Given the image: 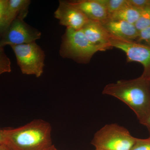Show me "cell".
<instances>
[{
  "label": "cell",
  "instance_id": "obj_21",
  "mask_svg": "<svg viewBox=\"0 0 150 150\" xmlns=\"http://www.w3.org/2000/svg\"><path fill=\"white\" fill-rule=\"evenodd\" d=\"M139 122L141 124L146 127L149 131L150 136V111L148 115Z\"/></svg>",
  "mask_w": 150,
  "mask_h": 150
},
{
  "label": "cell",
  "instance_id": "obj_11",
  "mask_svg": "<svg viewBox=\"0 0 150 150\" xmlns=\"http://www.w3.org/2000/svg\"><path fill=\"white\" fill-rule=\"evenodd\" d=\"M110 35L115 37L129 40L137 41L139 31L135 25L122 21L108 20L102 24Z\"/></svg>",
  "mask_w": 150,
  "mask_h": 150
},
{
  "label": "cell",
  "instance_id": "obj_10",
  "mask_svg": "<svg viewBox=\"0 0 150 150\" xmlns=\"http://www.w3.org/2000/svg\"><path fill=\"white\" fill-rule=\"evenodd\" d=\"M81 29L93 45L102 47L106 50L111 48L110 34L102 23L89 20Z\"/></svg>",
  "mask_w": 150,
  "mask_h": 150
},
{
  "label": "cell",
  "instance_id": "obj_8",
  "mask_svg": "<svg viewBox=\"0 0 150 150\" xmlns=\"http://www.w3.org/2000/svg\"><path fill=\"white\" fill-rule=\"evenodd\" d=\"M54 15L61 25L75 30L81 29L90 20L69 1H59V6Z\"/></svg>",
  "mask_w": 150,
  "mask_h": 150
},
{
  "label": "cell",
  "instance_id": "obj_26",
  "mask_svg": "<svg viewBox=\"0 0 150 150\" xmlns=\"http://www.w3.org/2000/svg\"><path fill=\"white\" fill-rule=\"evenodd\" d=\"M95 150H98L95 149Z\"/></svg>",
  "mask_w": 150,
  "mask_h": 150
},
{
  "label": "cell",
  "instance_id": "obj_14",
  "mask_svg": "<svg viewBox=\"0 0 150 150\" xmlns=\"http://www.w3.org/2000/svg\"><path fill=\"white\" fill-rule=\"evenodd\" d=\"M109 15L128 6L127 0H100Z\"/></svg>",
  "mask_w": 150,
  "mask_h": 150
},
{
  "label": "cell",
  "instance_id": "obj_7",
  "mask_svg": "<svg viewBox=\"0 0 150 150\" xmlns=\"http://www.w3.org/2000/svg\"><path fill=\"white\" fill-rule=\"evenodd\" d=\"M0 47L21 45L35 42L40 39L41 33L28 24L23 19L17 18L2 34Z\"/></svg>",
  "mask_w": 150,
  "mask_h": 150
},
{
  "label": "cell",
  "instance_id": "obj_18",
  "mask_svg": "<svg viewBox=\"0 0 150 150\" xmlns=\"http://www.w3.org/2000/svg\"><path fill=\"white\" fill-rule=\"evenodd\" d=\"M137 42L142 43L150 47V27L139 31Z\"/></svg>",
  "mask_w": 150,
  "mask_h": 150
},
{
  "label": "cell",
  "instance_id": "obj_6",
  "mask_svg": "<svg viewBox=\"0 0 150 150\" xmlns=\"http://www.w3.org/2000/svg\"><path fill=\"white\" fill-rule=\"evenodd\" d=\"M110 35V46L121 50L126 54L128 62L140 63L144 67L141 76L150 79V47L136 41L124 40Z\"/></svg>",
  "mask_w": 150,
  "mask_h": 150
},
{
  "label": "cell",
  "instance_id": "obj_25",
  "mask_svg": "<svg viewBox=\"0 0 150 150\" xmlns=\"http://www.w3.org/2000/svg\"><path fill=\"white\" fill-rule=\"evenodd\" d=\"M148 82H149V89L150 91V79L148 80Z\"/></svg>",
  "mask_w": 150,
  "mask_h": 150
},
{
  "label": "cell",
  "instance_id": "obj_19",
  "mask_svg": "<svg viewBox=\"0 0 150 150\" xmlns=\"http://www.w3.org/2000/svg\"><path fill=\"white\" fill-rule=\"evenodd\" d=\"M8 0H0V34L4 31V14Z\"/></svg>",
  "mask_w": 150,
  "mask_h": 150
},
{
  "label": "cell",
  "instance_id": "obj_22",
  "mask_svg": "<svg viewBox=\"0 0 150 150\" xmlns=\"http://www.w3.org/2000/svg\"><path fill=\"white\" fill-rule=\"evenodd\" d=\"M6 129H0V145L6 143Z\"/></svg>",
  "mask_w": 150,
  "mask_h": 150
},
{
  "label": "cell",
  "instance_id": "obj_17",
  "mask_svg": "<svg viewBox=\"0 0 150 150\" xmlns=\"http://www.w3.org/2000/svg\"><path fill=\"white\" fill-rule=\"evenodd\" d=\"M131 150H150V136L146 139L137 138L136 143Z\"/></svg>",
  "mask_w": 150,
  "mask_h": 150
},
{
  "label": "cell",
  "instance_id": "obj_23",
  "mask_svg": "<svg viewBox=\"0 0 150 150\" xmlns=\"http://www.w3.org/2000/svg\"><path fill=\"white\" fill-rule=\"evenodd\" d=\"M0 150H14L6 143L0 145Z\"/></svg>",
  "mask_w": 150,
  "mask_h": 150
},
{
  "label": "cell",
  "instance_id": "obj_4",
  "mask_svg": "<svg viewBox=\"0 0 150 150\" xmlns=\"http://www.w3.org/2000/svg\"><path fill=\"white\" fill-rule=\"evenodd\" d=\"M137 139L126 128L111 123L97 131L91 144L98 150H131Z\"/></svg>",
  "mask_w": 150,
  "mask_h": 150
},
{
  "label": "cell",
  "instance_id": "obj_16",
  "mask_svg": "<svg viewBox=\"0 0 150 150\" xmlns=\"http://www.w3.org/2000/svg\"><path fill=\"white\" fill-rule=\"evenodd\" d=\"M11 71L10 59L6 54L4 47H0V76Z\"/></svg>",
  "mask_w": 150,
  "mask_h": 150
},
{
  "label": "cell",
  "instance_id": "obj_9",
  "mask_svg": "<svg viewBox=\"0 0 150 150\" xmlns=\"http://www.w3.org/2000/svg\"><path fill=\"white\" fill-rule=\"evenodd\" d=\"M69 1L83 13L90 20L103 24L109 20V14L100 0H77Z\"/></svg>",
  "mask_w": 150,
  "mask_h": 150
},
{
  "label": "cell",
  "instance_id": "obj_2",
  "mask_svg": "<svg viewBox=\"0 0 150 150\" xmlns=\"http://www.w3.org/2000/svg\"><path fill=\"white\" fill-rule=\"evenodd\" d=\"M51 131L48 122L35 120L16 129H6V143L14 150H45L52 145Z\"/></svg>",
  "mask_w": 150,
  "mask_h": 150
},
{
  "label": "cell",
  "instance_id": "obj_20",
  "mask_svg": "<svg viewBox=\"0 0 150 150\" xmlns=\"http://www.w3.org/2000/svg\"><path fill=\"white\" fill-rule=\"evenodd\" d=\"M128 5L143 9L150 5V0H127Z\"/></svg>",
  "mask_w": 150,
  "mask_h": 150
},
{
  "label": "cell",
  "instance_id": "obj_5",
  "mask_svg": "<svg viewBox=\"0 0 150 150\" xmlns=\"http://www.w3.org/2000/svg\"><path fill=\"white\" fill-rule=\"evenodd\" d=\"M23 74L39 78L43 74L45 52L35 42L11 46Z\"/></svg>",
  "mask_w": 150,
  "mask_h": 150
},
{
  "label": "cell",
  "instance_id": "obj_15",
  "mask_svg": "<svg viewBox=\"0 0 150 150\" xmlns=\"http://www.w3.org/2000/svg\"><path fill=\"white\" fill-rule=\"evenodd\" d=\"M135 25L139 31L150 27V5L142 10Z\"/></svg>",
  "mask_w": 150,
  "mask_h": 150
},
{
  "label": "cell",
  "instance_id": "obj_12",
  "mask_svg": "<svg viewBox=\"0 0 150 150\" xmlns=\"http://www.w3.org/2000/svg\"><path fill=\"white\" fill-rule=\"evenodd\" d=\"M30 3L29 0H8L4 14V31L17 18H25Z\"/></svg>",
  "mask_w": 150,
  "mask_h": 150
},
{
  "label": "cell",
  "instance_id": "obj_1",
  "mask_svg": "<svg viewBox=\"0 0 150 150\" xmlns=\"http://www.w3.org/2000/svg\"><path fill=\"white\" fill-rule=\"evenodd\" d=\"M102 93L120 100L129 106L141 121L150 111V91L148 80L140 76L120 80L105 86Z\"/></svg>",
  "mask_w": 150,
  "mask_h": 150
},
{
  "label": "cell",
  "instance_id": "obj_24",
  "mask_svg": "<svg viewBox=\"0 0 150 150\" xmlns=\"http://www.w3.org/2000/svg\"><path fill=\"white\" fill-rule=\"evenodd\" d=\"M45 150H59L57 149L55 146L54 145H52L51 146L49 147L48 149H46Z\"/></svg>",
  "mask_w": 150,
  "mask_h": 150
},
{
  "label": "cell",
  "instance_id": "obj_3",
  "mask_svg": "<svg viewBox=\"0 0 150 150\" xmlns=\"http://www.w3.org/2000/svg\"><path fill=\"white\" fill-rule=\"evenodd\" d=\"M102 47L93 45L82 30L67 28L62 36L59 54L63 58L72 59L76 62L86 64L98 51H105Z\"/></svg>",
  "mask_w": 150,
  "mask_h": 150
},
{
  "label": "cell",
  "instance_id": "obj_13",
  "mask_svg": "<svg viewBox=\"0 0 150 150\" xmlns=\"http://www.w3.org/2000/svg\"><path fill=\"white\" fill-rule=\"evenodd\" d=\"M142 10L128 5L110 15L109 20L122 21L135 25L141 15Z\"/></svg>",
  "mask_w": 150,
  "mask_h": 150
}]
</instances>
